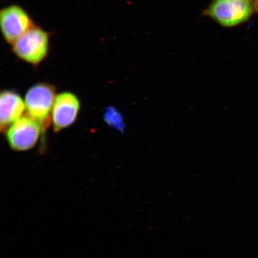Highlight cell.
Here are the masks:
<instances>
[{"label": "cell", "mask_w": 258, "mask_h": 258, "mask_svg": "<svg viewBox=\"0 0 258 258\" xmlns=\"http://www.w3.org/2000/svg\"><path fill=\"white\" fill-rule=\"evenodd\" d=\"M249 1H250V0H249Z\"/></svg>", "instance_id": "9"}, {"label": "cell", "mask_w": 258, "mask_h": 258, "mask_svg": "<svg viewBox=\"0 0 258 258\" xmlns=\"http://www.w3.org/2000/svg\"><path fill=\"white\" fill-rule=\"evenodd\" d=\"M81 102L75 93L63 92L58 93L54 100L51 122L56 133L72 126L78 118Z\"/></svg>", "instance_id": "6"}, {"label": "cell", "mask_w": 258, "mask_h": 258, "mask_svg": "<svg viewBox=\"0 0 258 258\" xmlns=\"http://www.w3.org/2000/svg\"><path fill=\"white\" fill-rule=\"evenodd\" d=\"M43 132L39 122L26 114L11 125L5 134L10 148L22 152L33 148Z\"/></svg>", "instance_id": "4"}, {"label": "cell", "mask_w": 258, "mask_h": 258, "mask_svg": "<svg viewBox=\"0 0 258 258\" xmlns=\"http://www.w3.org/2000/svg\"><path fill=\"white\" fill-rule=\"evenodd\" d=\"M255 11L254 3L249 0H215L205 14L219 24L231 27L247 21Z\"/></svg>", "instance_id": "3"}, {"label": "cell", "mask_w": 258, "mask_h": 258, "mask_svg": "<svg viewBox=\"0 0 258 258\" xmlns=\"http://www.w3.org/2000/svg\"><path fill=\"white\" fill-rule=\"evenodd\" d=\"M34 25L30 15L20 5H8L0 11L2 34L9 44L14 43Z\"/></svg>", "instance_id": "5"}, {"label": "cell", "mask_w": 258, "mask_h": 258, "mask_svg": "<svg viewBox=\"0 0 258 258\" xmlns=\"http://www.w3.org/2000/svg\"><path fill=\"white\" fill-rule=\"evenodd\" d=\"M26 106L24 99L17 92L5 90L0 95V129L6 131L25 115Z\"/></svg>", "instance_id": "7"}, {"label": "cell", "mask_w": 258, "mask_h": 258, "mask_svg": "<svg viewBox=\"0 0 258 258\" xmlns=\"http://www.w3.org/2000/svg\"><path fill=\"white\" fill-rule=\"evenodd\" d=\"M104 120L109 126L123 131L124 129V118L120 112L113 107H109L105 112Z\"/></svg>", "instance_id": "8"}, {"label": "cell", "mask_w": 258, "mask_h": 258, "mask_svg": "<svg viewBox=\"0 0 258 258\" xmlns=\"http://www.w3.org/2000/svg\"><path fill=\"white\" fill-rule=\"evenodd\" d=\"M56 95L55 87L47 83L35 84L26 93V114L39 122L44 131L51 125V111Z\"/></svg>", "instance_id": "2"}, {"label": "cell", "mask_w": 258, "mask_h": 258, "mask_svg": "<svg viewBox=\"0 0 258 258\" xmlns=\"http://www.w3.org/2000/svg\"><path fill=\"white\" fill-rule=\"evenodd\" d=\"M50 35L48 31L35 25L11 46L19 59L37 66L46 59L50 50Z\"/></svg>", "instance_id": "1"}]
</instances>
